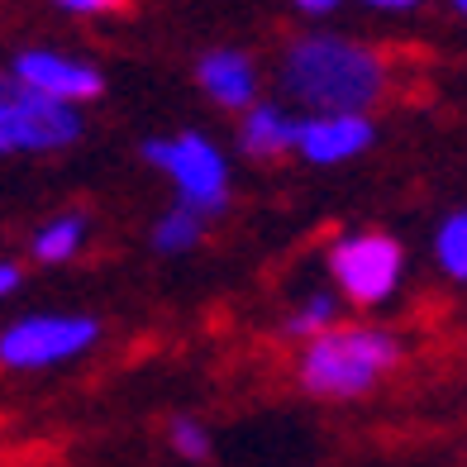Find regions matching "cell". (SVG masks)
I'll return each mask as SVG.
<instances>
[{
  "instance_id": "52a82bcc",
  "label": "cell",
  "mask_w": 467,
  "mask_h": 467,
  "mask_svg": "<svg viewBox=\"0 0 467 467\" xmlns=\"http://www.w3.org/2000/svg\"><path fill=\"white\" fill-rule=\"evenodd\" d=\"M5 72L15 81H25L29 91L48 96L57 105H72V110H81V105H91V100L105 96V72L96 67V62L67 57L57 48H25V53H15V62Z\"/></svg>"
},
{
  "instance_id": "ac0fdd59",
  "label": "cell",
  "mask_w": 467,
  "mask_h": 467,
  "mask_svg": "<svg viewBox=\"0 0 467 467\" xmlns=\"http://www.w3.org/2000/svg\"><path fill=\"white\" fill-rule=\"evenodd\" d=\"M19 282H25L19 263H5V258H0V301H5V296H15V291H19Z\"/></svg>"
},
{
  "instance_id": "5b68a950",
  "label": "cell",
  "mask_w": 467,
  "mask_h": 467,
  "mask_svg": "<svg viewBox=\"0 0 467 467\" xmlns=\"http://www.w3.org/2000/svg\"><path fill=\"white\" fill-rule=\"evenodd\" d=\"M329 277L338 301L358 310H377L406 282V248H400L396 234H381V229L338 234L329 244Z\"/></svg>"
},
{
  "instance_id": "ffe728a7",
  "label": "cell",
  "mask_w": 467,
  "mask_h": 467,
  "mask_svg": "<svg viewBox=\"0 0 467 467\" xmlns=\"http://www.w3.org/2000/svg\"><path fill=\"white\" fill-rule=\"evenodd\" d=\"M449 10H453V15H462V19H467V0H449Z\"/></svg>"
},
{
  "instance_id": "7a4b0ae2",
  "label": "cell",
  "mask_w": 467,
  "mask_h": 467,
  "mask_svg": "<svg viewBox=\"0 0 467 467\" xmlns=\"http://www.w3.org/2000/svg\"><path fill=\"white\" fill-rule=\"evenodd\" d=\"M400 363V338L381 325H334L301 344L296 381L320 400H358L377 391Z\"/></svg>"
},
{
  "instance_id": "ba28073f",
  "label": "cell",
  "mask_w": 467,
  "mask_h": 467,
  "mask_svg": "<svg viewBox=\"0 0 467 467\" xmlns=\"http://www.w3.org/2000/svg\"><path fill=\"white\" fill-rule=\"evenodd\" d=\"M377 124L372 115H296V143L291 158L310 167H348L372 153Z\"/></svg>"
},
{
  "instance_id": "3957f363",
  "label": "cell",
  "mask_w": 467,
  "mask_h": 467,
  "mask_svg": "<svg viewBox=\"0 0 467 467\" xmlns=\"http://www.w3.org/2000/svg\"><path fill=\"white\" fill-rule=\"evenodd\" d=\"M143 162L172 182L177 205L196 210L201 220H215L229 210V158L224 148L201 134V130H182V134H162V139H143Z\"/></svg>"
},
{
  "instance_id": "7c38bea8",
  "label": "cell",
  "mask_w": 467,
  "mask_h": 467,
  "mask_svg": "<svg viewBox=\"0 0 467 467\" xmlns=\"http://www.w3.org/2000/svg\"><path fill=\"white\" fill-rule=\"evenodd\" d=\"M201 239H205V220L196 215V210L177 205V201L153 220V234H148V244H153V253H162V258H182V253H196Z\"/></svg>"
},
{
  "instance_id": "9c48e42d",
  "label": "cell",
  "mask_w": 467,
  "mask_h": 467,
  "mask_svg": "<svg viewBox=\"0 0 467 467\" xmlns=\"http://www.w3.org/2000/svg\"><path fill=\"white\" fill-rule=\"evenodd\" d=\"M196 87L210 105L229 115H244L253 100H263V72L244 48H210L196 57Z\"/></svg>"
},
{
  "instance_id": "2e32d148",
  "label": "cell",
  "mask_w": 467,
  "mask_h": 467,
  "mask_svg": "<svg viewBox=\"0 0 467 467\" xmlns=\"http://www.w3.org/2000/svg\"><path fill=\"white\" fill-rule=\"evenodd\" d=\"M57 10H67V15H110L119 10L124 0H53Z\"/></svg>"
},
{
  "instance_id": "4fadbf2b",
  "label": "cell",
  "mask_w": 467,
  "mask_h": 467,
  "mask_svg": "<svg viewBox=\"0 0 467 467\" xmlns=\"http://www.w3.org/2000/svg\"><path fill=\"white\" fill-rule=\"evenodd\" d=\"M338 296L334 291H310L306 301H296V310L282 320V334L286 338H296V344H306V338H315V334H325V329H334L338 325Z\"/></svg>"
},
{
  "instance_id": "30bf717a",
  "label": "cell",
  "mask_w": 467,
  "mask_h": 467,
  "mask_svg": "<svg viewBox=\"0 0 467 467\" xmlns=\"http://www.w3.org/2000/svg\"><path fill=\"white\" fill-rule=\"evenodd\" d=\"M296 143V115L282 100H253L244 119H239V148L253 162H272V158H291Z\"/></svg>"
},
{
  "instance_id": "8992f818",
  "label": "cell",
  "mask_w": 467,
  "mask_h": 467,
  "mask_svg": "<svg viewBox=\"0 0 467 467\" xmlns=\"http://www.w3.org/2000/svg\"><path fill=\"white\" fill-rule=\"evenodd\" d=\"M87 115L72 105H57L48 96L29 91L25 81L0 72V158L10 153H62L81 143Z\"/></svg>"
},
{
  "instance_id": "e0dca14e",
  "label": "cell",
  "mask_w": 467,
  "mask_h": 467,
  "mask_svg": "<svg viewBox=\"0 0 467 467\" xmlns=\"http://www.w3.org/2000/svg\"><path fill=\"white\" fill-rule=\"evenodd\" d=\"M358 5H368V10H377V15H410V10H420V5H430V0H358Z\"/></svg>"
},
{
  "instance_id": "8fae6325",
  "label": "cell",
  "mask_w": 467,
  "mask_h": 467,
  "mask_svg": "<svg viewBox=\"0 0 467 467\" xmlns=\"http://www.w3.org/2000/svg\"><path fill=\"white\" fill-rule=\"evenodd\" d=\"M87 234H91V220L81 215V210H67V215H53L34 229L29 239V258L44 263V267H62L72 263L81 248H87Z\"/></svg>"
},
{
  "instance_id": "d6986e66",
  "label": "cell",
  "mask_w": 467,
  "mask_h": 467,
  "mask_svg": "<svg viewBox=\"0 0 467 467\" xmlns=\"http://www.w3.org/2000/svg\"><path fill=\"white\" fill-rule=\"evenodd\" d=\"M291 5L301 10V15H310V19H320V15H334L344 0H291Z\"/></svg>"
},
{
  "instance_id": "277c9868",
  "label": "cell",
  "mask_w": 467,
  "mask_h": 467,
  "mask_svg": "<svg viewBox=\"0 0 467 467\" xmlns=\"http://www.w3.org/2000/svg\"><path fill=\"white\" fill-rule=\"evenodd\" d=\"M105 325L87 310H44L19 315L0 329V368L10 372H48L62 363H77L100 344Z\"/></svg>"
},
{
  "instance_id": "9a60e30c",
  "label": "cell",
  "mask_w": 467,
  "mask_h": 467,
  "mask_svg": "<svg viewBox=\"0 0 467 467\" xmlns=\"http://www.w3.org/2000/svg\"><path fill=\"white\" fill-rule=\"evenodd\" d=\"M167 449L186 462H205L210 458V430L196 415H172L167 420Z\"/></svg>"
},
{
  "instance_id": "5bb4252c",
  "label": "cell",
  "mask_w": 467,
  "mask_h": 467,
  "mask_svg": "<svg viewBox=\"0 0 467 467\" xmlns=\"http://www.w3.org/2000/svg\"><path fill=\"white\" fill-rule=\"evenodd\" d=\"M434 263L449 282H467V205L443 215L434 229Z\"/></svg>"
},
{
  "instance_id": "6da1fadb",
  "label": "cell",
  "mask_w": 467,
  "mask_h": 467,
  "mask_svg": "<svg viewBox=\"0 0 467 467\" xmlns=\"http://www.w3.org/2000/svg\"><path fill=\"white\" fill-rule=\"evenodd\" d=\"M277 81L301 115H372L391 87V67L348 34H301L286 44Z\"/></svg>"
}]
</instances>
